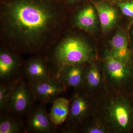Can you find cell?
<instances>
[{
  "instance_id": "6da1fadb",
  "label": "cell",
  "mask_w": 133,
  "mask_h": 133,
  "mask_svg": "<svg viewBox=\"0 0 133 133\" xmlns=\"http://www.w3.org/2000/svg\"><path fill=\"white\" fill-rule=\"evenodd\" d=\"M63 0H0V40L20 54L47 53L64 35Z\"/></svg>"
},
{
  "instance_id": "7a4b0ae2",
  "label": "cell",
  "mask_w": 133,
  "mask_h": 133,
  "mask_svg": "<svg viewBox=\"0 0 133 133\" xmlns=\"http://www.w3.org/2000/svg\"><path fill=\"white\" fill-rule=\"evenodd\" d=\"M92 50L84 39L75 35H63L45 56L52 77L58 78L65 67L83 64L90 60Z\"/></svg>"
},
{
  "instance_id": "3957f363",
  "label": "cell",
  "mask_w": 133,
  "mask_h": 133,
  "mask_svg": "<svg viewBox=\"0 0 133 133\" xmlns=\"http://www.w3.org/2000/svg\"><path fill=\"white\" fill-rule=\"evenodd\" d=\"M20 53L5 46L0 47L1 83L12 82L23 77L24 63Z\"/></svg>"
},
{
  "instance_id": "277c9868",
  "label": "cell",
  "mask_w": 133,
  "mask_h": 133,
  "mask_svg": "<svg viewBox=\"0 0 133 133\" xmlns=\"http://www.w3.org/2000/svg\"><path fill=\"white\" fill-rule=\"evenodd\" d=\"M34 98L28 83L22 79L12 92L6 111L19 118L26 116L33 107Z\"/></svg>"
},
{
  "instance_id": "5b68a950",
  "label": "cell",
  "mask_w": 133,
  "mask_h": 133,
  "mask_svg": "<svg viewBox=\"0 0 133 133\" xmlns=\"http://www.w3.org/2000/svg\"><path fill=\"white\" fill-rule=\"evenodd\" d=\"M29 85L34 99L43 104L58 97L65 87L61 80L53 77Z\"/></svg>"
},
{
  "instance_id": "8992f818",
  "label": "cell",
  "mask_w": 133,
  "mask_h": 133,
  "mask_svg": "<svg viewBox=\"0 0 133 133\" xmlns=\"http://www.w3.org/2000/svg\"><path fill=\"white\" fill-rule=\"evenodd\" d=\"M43 104L32 107L26 115L27 131L34 133H53L57 126L53 123Z\"/></svg>"
},
{
  "instance_id": "52a82bcc",
  "label": "cell",
  "mask_w": 133,
  "mask_h": 133,
  "mask_svg": "<svg viewBox=\"0 0 133 133\" xmlns=\"http://www.w3.org/2000/svg\"><path fill=\"white\" fill-rule=\"evenodd\" d=\"M36 55L24 63L23 73L31 85L52 77L49 65L45 56Z\"/></svg>"
},
{
  "instance_id": "ba28073f",
  "label": "cell",
  "mask_w": 133,
  "mask_h": 133,
  "mask_svg": "<svg viewBox=\"0 0 133 133\" xmlns=\"http://www.w3.org/2000/svg\"><path fill=\"white\" fill-rule=\"evenodd\" d=\"M131 110L128 104L121 97L113 99L108 107V119L115 128L123 131L129 125Z\"/></svg>"
},
{
  "instance_id": "9c48e42d",
  "label": "cell",
  "mask_w": 133,
  "mask_h": 133,
  "mask_svg": "<svg viewBox=\"0 0 133 133\" xmlns=\"http://www.w3.org/2000/svg\"><path fill=\"white\" fill-rule=\"evenodd\" d=\"M92 3L97 10L103 30L106 31L111 28L117 19L116 10L105 2L92 1Z\"/></svg>"
},
{
  "instance_id": "30bf717a",
  "label": "cell",
  "mask_w": 133,
  "mask_h": 133,
  "mask_svg": "<svg viewBox=\"0 0 133 133\" xmlns=\"http://www.w3.org/2000/svg\"><path fill=\"white\" fill-rule=\"evenodd\" d=\"M96 19L94 8L91 5H86L79 9L75 15L74 24L77 28L88 31L95 26Z\"/></svg>"
},
{
  "instance_id": "8fae6325",
  "label": "cell",
  "mask_w": 133,
  "mask_h": 133,
  "mask_svg": "<svg viewBox=\"0 0 133 133\" xmlns=\"http://www.w3.org/2000/svg\"><path fill=\"white\" fill-rule=\"evenodd\" d=\"M106 66L109 76L118 83L124 81L129 74L126 63L113 56L110 54L106 59Z\"/></svg>"
},
{
  "instance_id": "7c38bea8",
  "label": "cell",
  "mask_w": 133,
  "mask_h": 133,
  "mask_svg": "<svg viewBox=\"0 0 133 133\" xmlns=\"http://www.w3.org/2000/svg\"><path fill=\"white\" fill-rule=\"evenodd\" d=\"M50 117L56 126L61 125L66 121L70 111V102L63 97H58L52 102Z\"/></svg>"
},
{
  "instance_id": "4fadbf2b",
  "label": "cell",
  "mask_w": 133,
  "mask_h": 133,
  "mask_svg": "<svg viewBox=\"0 0 133 133\" xmlns=\"http://www.w3.org/2000/svg\"><path fill=\"white\" fill-rule=\"evenodd\" d=\"M74 65L65 67L59 73L58 79L65 85L74 88L79 87L84 79V73L81 65Z\"/></svg>"
},
{
  "instance_id": "5bb4252c",
  "label": "cell",
  "mask_w": 133,
  "mask_h": 133,
  "mask_svg": "<svg viewBox=\"0 0 133 133\" xmlns=\"http://www.w3.org/2000/svg\"><path fill=\"white\" fill-rule=\"evenodd\" d=\"M22 118L7 112L1 114L0 133H20L27 131Z\"/></svg>"
},
{
  "instance_id": "9a60e30c",
  "label": "cell",
  "mask_w": 133,
  "mask_h": 133,
  "mask_svg": "<svg viewBox=\"0 0 133 133\" xmlns=\"http://www.w3.org/2000/svg\"><path fill=\"white\" fill-rule=\"evenodd\" d=\"M113 56L127 63L129 59V53L127 39L124 34L118 33L112 37L111 42Z\"/></svg>"
},
{
  "instance_id": "2e32d148",
  "label": "cell",
  "mask_w": 133,
  "mask_h": 133,
  "mask_svg": "<svg viewBox=\"0 0 133 133\" xmlns=\"http://www.w3.org/2000/svg\"><path fill=\"white\" fill-rule=\"evenodd\" d=\"M88 108V102L85 98L78 94L72 98L69 116L72 121L80 122L85 116Z\"/></svg>"
},
{
  "instance_id": "e0dca14e",
  "label": "cell",
  "mask_w": 133,
  "mask_h": 133,
  "mask_svg": "<svg viewBox=\"0 0 133 133\" xmlns=\"http://www.w3.org/2000/svg\"><path fill=\"white\" fill-rule=\"evenodd\" d=\"M23 78L22 77L12 82L1 83L0 111L2 113L6 111L8 103L12 92L17 84Z\"/></svg>"
},
{
  "instance_id": "ac0fdd59",
  "label": "cell",
  "mask_w": 133,
  "mask_h": 133,
  "mask_svg": "<svg viewBox=\"0 0 133 133\" xmlns=\"http://www.w3.org/2000/svg\"><path fill=\"white\" fill-rule=\"evenodd\" d=\"M86 79L90 87H95L99 85L101 78L99 72L95 66H93L89 69L87 74Z\"/></svg>"
},
{
  "instance_id": "d6986e66",
  "label": "cell",
  "mask_w": 133,
  "mask_h": 133,
  "mask_svg": "<svg viewBox=\"0 0 133 133\" xmlns=\"http://www.w3.org/2000/svg\"><path fill=\"white\" fill-rule=\"evenodd\" d=\"M117 5L122 12L127 16H133V2H119Z\"/></svg>"
},
{
  "instance_id": "ffe728a7",
  "label": "cell",
  "mask_w": 133,
  "mask_h": 133,
  "mask_svg": "<svg viewBox=\"0 0 133 133\" xmlns=\"http://www.w3.org/2000/svg\"><path fill=\"white\" fill-rule=\"evenodd\" d=\"M65 4L68 8H74L82 4L84 0H63Z\"/></svg>"
},
{
  "instance_id": "44dd1931",
  "label": "cell",
  "mask_w": 133,
  "mask_h": 133,
  "mask_svg": "<svg viewBox=\"0 0 133 133\" xmlns=\"http://www.w3.org/2000/svg\"><path fill=\"white\" fill-rule=\"evenodd\" d=\"M87 132L89 133H105V131L104 129L99 127H94L92 128L88 129L87 131Z\"/></svg>"
},
{
  "instance_id": "7402d4cb",
  "label": "cell",
  "mask_w": 133,
  "mask_h": 133,
  "mask_svg": "<svg viewBox=\"0 0 133 133\" xmlns=\"http://www.w3.org/2000/svg\"><path fill=\"white\" fill-rule=\"evenodd\" d=\"M115 1H118V2H122L123 1H125V0H115Z\"/></svg>"
},
{
  "instance_id": "603a6c76",
  "label": "cell",
  "mask_w": 133,
  "mask_h": 133,
  "mask_svg": "<svg viewBox=\"0 0 133 133\" xmlns=\"http://www.w3.org/2000/svg\"></svg>"
}]
</instances>
